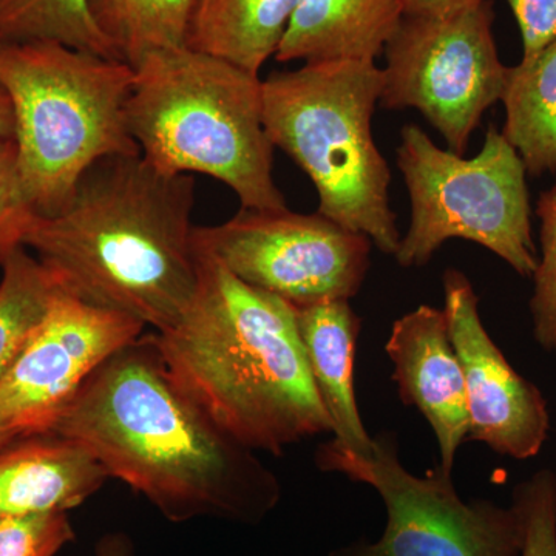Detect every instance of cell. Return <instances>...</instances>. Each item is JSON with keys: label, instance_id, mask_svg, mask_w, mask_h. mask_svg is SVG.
Masks as SVG:
<instances>
[{"label": "cell", "instance_id": "cell-18", "mask_svg": "<svg viewBox=\"0 0 556 556\" xmlns=\"http://www.w3.org/2000/svg\"><path fill=\"white\" fill-rule=\"evenodd\" d=\"M504 138L517 149L527 174L556 172V39L530 60L508 67Z\"/></svg>", "mask_w": 556, "mask_h": 556}, {"label": "cell", "instance_id": "cell-27", "mask_svg": "<svg viewBox=\"0 0 556 556\" xmlns=\"http://www.w3.org/2000/svg\"><path fill=\"white\" fill-rule=\"evenodd\" d=\"M404 16L441 17L473 9L485 0H399Z\"/></svg>", "mask_w": 556, "mask_h": 556}, {"label": "cell", "instance_id": "cell-23", "mask_svg": "<svg viewBox=\"0 0 556 556\" xmlns=\"http://www.w3.org/2000/svg\"><path fill=\"white\" fill-rule=\"evenodd\" d=\"M511 504L522 522L519 556H556V514L554 477L543 468L514 490Z\"/></svg>", "mask_w": 556, "mask_h": 556}, {"label": "cell", "instance_id": "cell-8", "mask_svg": "<svg viewBox=\"0 0 556 556\" xmlns=\"http://www.w3.org/2000/svg\"><path fill=\"white\" fill-rule=\"evenodd\" d=\"M397 434L380 431L371 452L353 455L334 441L316 452L318 470L376 490L387 526L376 541L358 540L329 556H519L522 522L517 508L490 500L466 501L452 475L437 466L426 477L401 460Z\"/></svg>", "mask_w": 556, "mask_h": 556}, {"label": "cell", "instance_id": "cell-1", "mask_svg": "<svg viewBox=\"0 0 556 556\" xmlns=\"http://www.w3.org/2000/svg\"><path fill=\"white\" fill-rule=\"evenodd\" d=\"M50 433L78 442L170 522L257 526L280 504V479L230 438L170 375L155 332L116 351Z\"/></svg>", "mask_w": 556, "mask_h": 556}, {"label": "cell", "instance_id": "cell-16", "mask_svg": "<svg viewBox=\"0 0 556 556\" xmlns=\"http://www.w3.org/2000/svg\"><path fill=\"white\" fill-rule=\"evenodd\" d=\"M402 17L399 0H299L276 60L375 61Z\"/></svg>", "mask_w": 556, "mask_h": 556}, {"label": "cell", "instance_id": "cell-24", "mask_svg": "<svg viewBox=\"0 0 556 556\" xmlns=\"http://www.w3.org/2000/svg\"><path fill=\"white\" fill-rule=\"evenodd\" d=\"M73 540L67 514L0 517V556H56Z\"/></svg>", "mask_w": 556, "mask_h": 556}, {"label": "cell", "instance_id": "cell-25", "mask_svg": "<svg viewBox=\"0 0 556 556\" xmlns=\"http://www.w3.org/2000/svg\"><path fill=\"white\" fill-rule=\"evenodd\" d=\"M31 214L21 188L17 146L13 138L0 141V262L20 247L21 229Z\"/></svg>", "mask_w": 556, "mask_h": 556}, {"label": "cell", "instance_id": "cell-17", "mask_svg": "<svg viewBox=\"0 0 556 556\" xmlns=\"http://www.w3.org/2000/svg\"><path fill=\"white\" fill-rule=\"evenodd\" d=\"M299 0H199L189 49L228 61L252 75L276 56Z\"/></svg>", "mask_w": 556, "mask_h": 556}, {"label": "cell", "instance_id": "cell-14", "mask_svg": "<svg viewBox=\"0 0 556 556\" xmlns=\"http://www.w3.org/2000/svg\"><path fill=\"white\" fill-rule=\"evenodd\" d=\"M108 479L78 442L56 433L24 434L0 450V517L68 514Z\"/></svg>", "mask_w": 556, "mask_h": 556}, {"label": "cell", "instance_id": "cell-31", "mask_svg": "<svg viewBox=\"0 0 556 556\" xmlns=\"http://www.w3.org/2000/svg\"><path fill=\"white\" fill-rule=\"evenodd\" d=\"M552 477H554V501H555V514H556V467L552 470Z\"/></svg>", "mask_w": 556, "mask_h": 556}, {"label": "cell", "instance_id": "cell-12", "mask_svg": "<svg viewBox=\"0 0 556 556\" xmlns=\"http://www.w3.org/2000/svg\"><path fill=\"white\" fill-rule=\"evenodd\" d=\"M450 339L466 382L467 441L515 460L540 455L551 433L543 391L519 375L490 338L479 316V299L463 270L442 276Z\"/></svg>", "mask_w": 556, "mask_h": 556}, {"label": "cell", "instance_id": "cell-30", "mask_svg": "<svg viewBox=\"0 0 556 556\" xmlns=\"http://www.w3.org/2000/svg\"><path fill=\"white\" fill-rule=\"evenodd\" d=\"M24 437V434L16 433V431L0 430V450L13 442L14 439Z\"/></svg>", "mask_w": 556, "mask_h": 556}, {"label": "cell", "instance_id": "cell-6", "mask_svg": "<svg viewBox=\"0 0 556 556\" xmlns=\"http://www.w3.org/2000/svg\"><path fill=\"white\" fill-rule=\"evenodd\" d=\"M262 90L268 137L313 181L318 214L396 254L391 170L372 137L382 68L375 61L305 62L273 73Z\"/></svg>", "mask_w": 556, "mask_h": 556}, {"label": "cell", "instance_id": "cell-28", "mask_svg": "<svg viewBox=\"0 0 556 556\" xmlns=\"http://www.w3.org/2000/svg\"><path fill=\"white\" fill-rule=\"evenodd\" d=\"M134 543L126 533H108L98 541L94 556H134Z\"/></svg>", "mask_w": 556, "mask_h": 556}, {"label": "cell", "instance_id": "cell-21", "mask_svg": "<svg viewBox=\"0 0 556 556\" xmlns=\"http://www.w3.org/2000/svg\"><path fill=\"white\" fill-rule=\"evenodd\" d=\"M38 40L121 61L94 24L89 0H0V43Z\"/></svg>", "mask_w": 556, "mask_h": 556}, {"label": "cell", "instance_id": "cell-20", "mask_svg": "<svg viewBox=\"0 0 556 556\" xmlns=\"http://www.w3.org/2000/svg\"><path fill=\"white\" fill-rule=\"evenodd\" d=\"M0 380L13 367L42 324L61 285L27 248L16 247L0 262Z\"/></svg>", "mask_w": 556, "mask_h": 556}, {"label": "cell", "instance_id": "cell-22", "mask_svg": "<svg viewBox=\"0 0 556 556\" xmlns=\"http://www.w3.org/2000/svg\"><path fill=\"white\" fill-rule=\"evenodd\" d=\"M536 215L541 255L529 303L532 334L541 350L556 356V185L541 193Z\"/></svg>", "mask_w": 556, "mask_h": 556}, {"label": "cell", "instance_id": "cell-4", "mask_svg": "<svg viewBox=\"0 0 556 556\" xmlns=\"http://www.w3.org/2000/svg\"><path fill=\"white\" fill-rule=\"evenodd\" d=\"M134 70L127 130L150 164L217 179L241 208H288L274 179L260 76L189 47L156 51Z\"/></svg>", "mask_w": 556, "mask_h": 556}, {"label": "cell", "instance_id": "cell-29", "mask_svg": "<svg viewBox=\"0 0 556 556\" xmlns=\"http://www.w3.org/2000/svg\"><path fill=\"white\" fill-rule=\"evenodd\" d=\"M14 137V113L10 98L0 89V141Z\"/></svg>", "mask_w": 556, "mask_h": 556}, {"label": "cell", "instance_id": "cell-9", "mask_svg": "<svg viewBox=\"0 0 556 556\" xmlns=\"http://www.w3.org/2000/svg\"><path fill=\"white\" fill-rule=\"evenodd\" d=\"M493 20L490 0L448 16L402 17L383 50L380 108L417 110L448 150L464 155L482 115L506 90Z\"/></svg>", "mask_w": 556, "mask_h": 556}, {"label": "cell", "instance_id": "cell-2", "mask_svg": "<svg viewBox=\"0 0 556 556\" xmlns=\"http://www.w3.org/2000/svg\"><path fill=\"white\" fill-rule=\"evenodd\" d=\"M193 206V175L113 155L86 170L60 214L31 212L20 241L68 294L163 332L199 294Z\"/></svg>", "mask_w": 556, "mask_h": 556}, {"label": "cell", "instance_id": "cell-19", "mask_svg": "<svg viewBox=\"0 0 556 556\" xmlns=\"http://www.w3.org/2000/svg\"><path fill=\"white\" fill-rule=\"evenodd\" d=\"M199 0H89L94 24L119 60L138 67L156 51L181 49Z\"/></svg>", "mask_w": 556, "mask_h": 556}, {"label": "cell", "instance_id": "cell-10", "mask_svg": "<svg viewBox=\"0 0 556 556\" xmlns=\"http://www.w3.org/2000/svg\"><path fill=\"white\" fill-rule=\"evenodd\" d=\"M195 247L249 287L294 308L356 298L372 243L324 215L241 208L228 222L193 230Z\"/></svg>", "mask_w": 556, "mask_h": 556}, {"label": "cell", "instance_id": "cell-26", "mask_svg": "<svg viewBox=\"0 0 556 556\" xmlns=\"http://www.w3.org/2000/svg\"><path fill=\"white\" fill-rule=\"evenodd\" d=\"M522 38V60H530L556 39V0H507Z\"/></svg>", "mask_w": 556, "mask_h": 556}, {"label": "cell", "instance_id": "cell-11", "mask_svg": "<svg viewBox=\"0 0 556 556\" xmlns=\"http://www.w3.org/2000/svg\"><path fill=\"white\" fill-rule=\"evenodd\" d=\"M144 325L61 289L13 367L0 380V430L50 433L87 380Z\"/></svg>", "mask_w": 556, "mask_h": 556}, {"label": "cell", "instance_id": "cell-5", "mask_svg": "<svg viewBox=\"0 0 556 556\" xmlns=\"http://www.w3.org/2000/svg\"><path fill=\"white\" fill-rule=\"evenodd\" d=\"M135 70L60 42L0 43V89L14 113L24 199L51 217L97 161L138 155L126 124Z\"/></svg>", "mask_w": 556, "mask_h": 556}, {"label": "cell", "instance_id": "cell-3", "mask_svg": "<svg viewBox=\"0 0 556 556\" xmlns=\"http://www.w3.org/2000/svg\"><path fill=\"white\" fill-rule=\"evenodd\" d=\"M195 249V302L174 328L153 331L178 386L255 453L281 456L306 439L331 433L294 306L249 287Z\"/></svg>", "mask_w": 556, "mask_h": 556}, {"label": "cell", "instance_id": "cell-15", "mask_svg": "<svg viewBox=\"0 0 556 556\" xmlns=\"http://www.w3.org/2000/svg\"><path fill=\"white\" fill-rule=\"evenodd\" d=\"M295 316L311 376L334 434L332 441L353 455H368L372 437L364 426L354 391L362 318L345 299L300 306Z\"/></svg>", "mask_w": 556, "mask_h": 556}, {"label": "cell", "instance_id": "cell-7", "mask_svg": "<svg viewBox=\"0 0 556 556\" xmlns=\"http://www.w3.org/2000/svg\"><path fill=\"white\" fill-rule=\"evenodd\" d=\"M396 156L412 204L407 233L393 255L399 266H426L445 241L463 239L489 249L519 276H533L540 254L527 169L500 130L490 127L478 155L464 159L407 124Z\"/></svg>", "mask_w": 556, "mask_h": 556}, {"label": "cell", "instance_id": "cell-13", "mask_svg": "<svg viewBox=\"0 0 556 556\" xmlns=\"http://www.w3.org/2000/svg\"><path fill=\"white\" fill-rule=\"evenodd\" d=\"M386 353L399 397L427 420L438 442V466L452 475L457 452L467 441L468 415L463 367L444 308L419 305L396 318Z\"/></svg>", "mask_w": 556, "mask_h": 556}]
</instances>
